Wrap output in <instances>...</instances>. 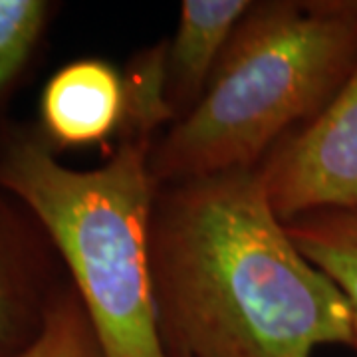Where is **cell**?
I'll return each mask as SVG.
<instances>
[{"label":"cell","mask_w":357,"mask_h":357,"mask_svg":"<svg viewBox=\"0 0 357 357\" xmlns=\"http://www.w3.org/2000/svg\"><path fill=\"white\" fill-rule=\"evenodd\" d=\"M50 13L44 0H0V107L32 60Z\"/></svg>","instance_id":"30bf717a"},{"label":"cell","mask_w":357,"mask_h":357,"mask_svg":"<svg viewBox=\"0 0 357 357\" xmlns=\"http://www.w3.org/2000/svg\"><path fill=\"white\" fill-rule=\"evenodd\" d=\"M357 64V2L250 8L211 88L163 143L155 173L246 171L296 119L324 109Z\"/></svg>","instance_id":"3957f363"},{"label":"cell","mask_w":357,"mask_h":357,"mask_svg":"<svg viewBox=\"0 0 357 357\" xmlns=\"http://www.w3.org/2000/svg\"><path fill=\"white\" fill-rule=\"evenodd\" d=\"M260 178L282 222L324 208H357V64L318 117L268 161Z\"/></svg>","instance_id":"277c9868"},{"label":"cell","mask_w":357,"mask_h":357,"mask_svg":"<svg viewBox=\"0 0 357 357\" xmlns=\"http://www.w3.org/2000/svg\"><path fill=\"white\" fill-rule=\"evenodd\" d=\"M246 0H185L173 44L169 46V74L185 91L204 84L220 50L232 40L236 24L250 10Z\"/></svg>","instance_id":"52a82bcc"},{"label":"cell","mask_w":357,"mask_h":357,"mask_svg":"<svg viewBox=\"0 0 357 357\" xmlns=\"http://www.w3.org/2000/svg\"><path fill=\"white\" fill-rule=\"evenodd\" d=\"M126 105L123 79L102 60H76L58 70L40 100L46 143L79 147L119 131Z\"/></svg>","instance_id":"8992f818"},{"label":"cell","mask_w":357,"mask_h":357,"mask_svg":"<svg viewBox=\"0 0 357 357\" xmlns=\"http://www.w3.org/2000/svg\"><path fill=\"white\" fill-rule=\"evenodd\" d=\"M14 357H102L86 310L74 288L60 292L38 335Z\"/></svg>","instance_id":"8fae6325"},{"label":"cell","mask_w":357,"mask_h":357,"mask_svg":"<svg viewBox=\"0 0 357 357\" xmlns=\"http://www.w3.org/2000/svg\"><path fill=\"white\" fill-rule=\"evenodd\" d=\"M296 248L340 288L357 347V208H324L286 222Z\"/></svg>","instance_id":"ba28073f"},{"label":"cell","mask_w":357,"mask_h":357,"mask_svg":"<svg viewBox=\"0 0 357 357\" xmlns=\"http://www.w3.org/2000/svg\"><path fill=\"white\" fill-rule=\"evenodd\" d=\"M171 330L191 357H312L354 345L349 304L292 243L260 173L195 178L163 234Z\"/></svg>","instance_id":"6da1fadb"},{"label":"cell","mask_w":357,"mask_h":357,"mask_svg":"<svg viewBox=\"0 0 357 357\" xmlns=\"http://www.w3.org/2000/svg\"><path fill=\"white\" fill-rule=\"evenodd\" d=\"M0 187V357H14L42 330L58 296L44 288V246H54L24 204Z\"/></svg>","instance_id":"5b68a950"},{"label":"cell","mask_w":357,"mask_h":357,"mask_svg":"<svg viewBox=\"0 0 357 357\" xmlns=\"http://www.w3.org/2000/svg\"><path fill=\"white\" fill-rule=\"evenodd\" d=\"M0 187L38 218L64 260L102 357H169L149 256L145 141H121L105 165L76 171L44 139L14 135L0 149Z\"/></svg>","instance_id":"7a4b0ae2"},{"label":"cell","mask_w":357,"mask_h":357,"mask_svg":"<svg viewBox=\"0 0 357 357\" xmlns=\"http://www.w3.org/2000/svg\"><path fill=\"white\" fill-rule=\"evenodd\" d=\"M167 56V44L143 54L123 82L126 105L119 126L121 141H145L171 114L165 102V79L169 74Z\"/></svg>","instance_id":"9c48e42d"}]
</instances>
